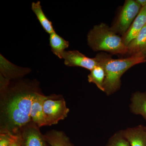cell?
<instances>
[{
	"instance_id": "obj_21",
	"label": "cell",
	"mask_w": 146,
	"mask_h": 146,
	"mask_svg": "<svg viewBox=\"0 0 146 146\" xmlns=\"http://www.w3.org/2000/svg\"><path fill=\"white\" fill-rule=\"evenodd\" d=\"M137 2L141 5L142 7L146 6V0H136Z\"/></svg>"
},
{
	"instance_id": "obj_19",
	"label": "cell",
	"mask_w": 146,
	"mask_h": 146,
	"mask_svg": "<svg viewBox=\"0 0 146 146\" xmlns=\"http://www.w3.org/2000/svg\"><path fill=\"white\" fill-rule=\"evenodd\" d=\"M13 134L6 131L1 130L0 146H11Z\"/></svg>"
},
{
	"instance_id": "obj_2",
	"label": "cell",
	"mask_w": 146,
	"mask_h": 146,
	"mask_svg": "<svg viewBox=\"0 0 146 146\" xmlns=\"http://www.w3.org/2000/svg\"><path fill=\"white\" fill-rule=\"evenodd\" d=\"M95 58L105 72L104 86V92L107 96L113 94L119 89L121 78L124 73L134 65L146 61V57L141 55L114 59L109 55L101 53L97 54Z\"/></svg>"
},
{
	"instance_id": "obj_18",
	"label": "cell",
	"mask_w": 146,
	"mask_h": 146,
	"mask_svg": "<svg viewBox=\"0 0 146 146\" xmlns=\"http://www.w3.org/2000/svg\"><path fill=\"white\" fill-rule=\"evenodd\" d=\"M106 146H130L121 131L117 132L110 139Z\"/></svg>"
},
{
	"instance_id": "obj_16",
	"label": "cell",
	"mask_w": 146,
	"mask_h": 146,
	"mask_svg": "<svg viewBox=\"0 0 146 146\" xmlns=\"http://www.w3.org/2000/svg\"><path fill=\"white\" fill-rule=\"evenodd\" d=\"M31 9L35 13L37 19L46 32L50 34L55 32L52 23L48 19L42 10L40 1H38L36 2L32 3Z\"/></svg>"
},
{
	"instance_id": "obj_9",
	"label": "cell",
	"mask_w": 146,
	"mask_h": 146,
	"mask_svg": "<svg viewBox=\"0 0 146 146\" xmlns=\"http://www.w3.org/2000/svg\"><path fill=\"white\" fill-rule=\"evenodd\" d=\"M1 75L6 79L19 78L28 74L31 70L21 68L11 63L1 54L0 55Z\"/></svg>"
},
{
	"instance_id": "obj_7",
	"label": "cell",
	"mask_w": 146,
	"mask_h": 146,
	"mask_svg": "<svg viewBox=\"0 0 146 146\" xmlns=\"http://www.w3.org/2000/svg\"><path fill=\"white\" fill-rule=\"evenodd\" d=\"M33 122L29 123L21 129V146H47L44 135Z\"/></svg>"
},
{
	"instance_id": "obj_11",
	"label": "cell",
	"mask_w": 146,
	"mask_h": 146,
	"mask_svg": "<svg viewBox=\"0 0 146 146\" xmlns=\"http://www.w3.org/2000/svg\"><path fill=\"white\" fill-rule=\"evenodd\" d=\"M121 132L130 146H146V127L138 125Z\"/></svg>"
},
{
	"instance_id": "obj_13",
	"label": "cell",
	"mask_w": 146,
	"mask_h": 146,
	"mask_svg": "<svg viewBox=\"0 0 146 146\" xmlns=\"http://www.w3.org/2000/svg\"><path fill=\"white\" fill-rule=\"evenodd\" d=\"M45 141L51 146H74L63 131L52 130L44 135Z\"/></svg>"
},
{
	"instance_id": "obj_3",
	"label": "cell",
	"mask_w": 146,
	"mask_h": 146,
	"mask_svg": "<svg viewBox=\"0 0 146 146\" xmlns=\"http://www.w3.org/2000/svg\"><path fill=\"white\" fill-rule=\"evenodd\" d=\"M87 42L94 51H104L114 54H128L127 46L122 37L111 29L106 24L95 25L87 35Z\"/></svg>"
},
{
	"instance_id": "obj_14",
	"label": "cell",
	"mask_w": 146,
	"mask_h": 146,
	"mask_svg": "<svg viewBox=\"0 0 146 146\" xmlns=\"http://www.w3.org/2000/svg\"><path fill=\"white\" fill-rule=\"evenodd\" d=\"M131 111L136 115H142L146 120V93L138 91L131 97Z\"/></svg>"
},
{
	"instance_id": "obj_20",
	"label": "cell",
	"mask_w": 146,
	"mask_h": 146,
	"mask_svg": "<svg viewBox=\"0 0 146 146\" xmlns=\"http://www.w3.org/2000/svg\"><path fill=\"white\" fill-rule=\"evenodd\" d=\"M11 146H21V131L16 134H13L12 143Z\"/></svg>"
},
{
	"instance_id": "obj_17",
	"label": "cell",
	"mask_w": 146,
	"mask_h": 146,
	"mask_svg": "<svg viewBox=\"0 0 146 146\" xmlns=\"http://www.w3.org/2000/svg\"><path fill=\"white\" fill-rule=\"evenodd\" d=\"M88 78L89 82L95 84L99 89L104 92V84L105 79V72L102 66L98 65L90 71Z\"/></svg>"
},
{
	"instance_id": "obj_10",
	"label": "cell",
	"mask_w": 146,
	"mask_h": 146,
	"mask_svg": "<svg viewBox=\"0 0 146 146\" xmlns=\"http://www.w3.org/2000/svg\"><path fill=\"white\" fill-rule=\"evenodd\" d=\"M146 25V6L142 7L138 16L127 31L122 36L124 43L127 46L137 37Z\"/></svg>"
},
{
	"instance_id": "obj_8",
	"label": "cell",
	"mask_w": 146,
	"mask_h": 146,
	"mask_svg": "<svg viewBox=\"0 0 146 146\" xmlns=\"http://www.w3.org/2000/svg\"><path fill=\"white\" fill-rule=\"evenodd\" d=\"M47 97L36 92L33 100L31 110V117L32 122L39 128L47 126L43 106Z\"/></svg>"
},
{
	"instance_id": "obj_4",
	"label": "cell",
	"mask_w": 146,
	"mask_h": 146,
	"mask_svg": "<svg viewBox=\"0 0 146 146\" xmlns=\"http://www.w3.org/2000/svg\"><path fill=\"white\" fill-rule=\"evenodd\" d=\"M58 96H48L44 102V113L47 126L56 124L67 117L70 109L64 99H57Z\"/></svg>"
},
{
	"instance_id": "obj_1",
	"label": "cell",
	"mask_w": 146,
	"mask_h": 146,
	"mask_svg": "<svg viewBox=\"0 0 146 146\" xmlns=\"http://www.w3.org/2000/svg\"><path fill=\"white\" fill-rule=\"evenodd\" d=\"M29 87L17 86L7 93L2 103L1 130L16 134L32 122L31 110L36 92Z\"/></svg>"
},
{
	"instance_id": "obj_5",
	"label": "cell",
	"mask_w": 146,
	"mask_h": 146,
	"mask_svg": "<svg viewBox=\"0 0 146 146\" xmlns=\"http://www.w3.org/2000/svg\"><path fill=\"white\" fill-rule=\"evenodd\" d=\"M141 5L136 1L127 0L125 3L117 21L111 27L116 34H125L138 16Z\"/></svg>"
},
{
	"instance_id": "obj_15",
	"label": "cell",
	"mask_w": 146,
	"mask_h": 146,
	"mask_svg": "<svg viewBox=\"0 0 146 146\" xmlns=\"http://www.w3.org/2000/svg\"><path fill=\"white\" fill-rule=\"evenodd\" d=\"M49 41L51 49L54 54L59 58H63L65 49L69 47V42L59 36L55 32L50 34Z\"/></svg>"
},
{
	"instance_id": "obj_12",
	"label": "cell",
	"mask_w": 146,
	"mask_h": 146,
	"mask_svg": "<svg viewBox=\"0 0 146 146\" xmlns=\"http://www.w3.org/2000/svg\"><path fill=\"white\" fill-rule=\"evenodd\" d=\"M127 47L128 54L131 55H141L146 57V25Z\"/></svg>"
},
{
	"instance_id": "obj_6",
	"label": "cell",
	"mask_w": 146,
	"mask_h": 146,
	"mask_svg": "<svg viewBox=\"0 0 146 146\" xmlns=\"http://www.w3.org/2000/svg\"><path fill=\"white\" fill-rule=\"evenodd\" d=\"M63 59L68 67H79L91 71L99 65L96 58H90L78 50L65 51Z\"/></svg>"
}]
</instances>
